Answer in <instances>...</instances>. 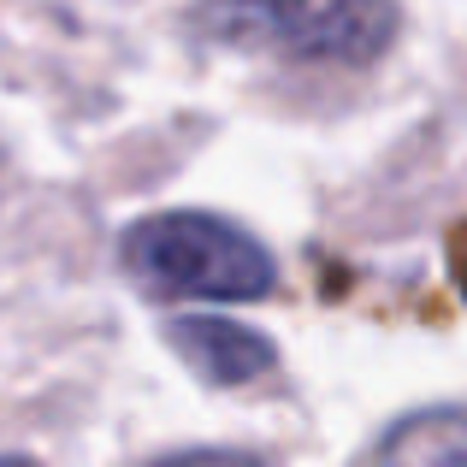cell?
I'll return each instance as SVG.
<instances>
[{
    "mask_svg": "<svg viewBox=\"0 0 467 467\" xmlns=\"http://www.w3.org/2000/svg\"><path fill=\"white\" fill-rule=\"evenodd\" d=\"M166 343L190 373H202L207 385H249L261 379L266 367L278 361L273 337L254 326H237V319H219V314H178L166 319Z\"/></svg>",
    "mask_w": 467,
    "mask_h": 467,
    "instance_id": "3",
    "label": "cell"
},
{
    "mask_svg": "<svg viewBox=\"0 0 467 467\" xmlns=\"http://www.w3.org/2000/svg\"><path fill=\"white\" fill-rule=\"evenodd\" d=\"M149 467H273V462L249 456V450H183V456H160Z\"/></svg>",
    "mask_w": 467,
    "mask_h": 467,
    "instance_id": "5",
    "label": "cell"
},
{
    "mask_svg": "<svg viewBox=\"0 0 467 467\" xmlns=\"http://www.w3.org/2000/svg\"><path fill=\"white\" fill-rule=\"evenodd\" d=\"M190 30L243 54L373 66L397 42L402 6L397 0H207L195 6Z\"/></svg>",
    "mask_w": 467,
    "mask_h": 467,
    "instance_id": "2",
    "label": "cell"
},
{
    "mask_svg": "<svg viewBox=\"0 0 467 467\" xmlns=\"http://www.w3.org/2000/svg\"><path fill=\"white\" fill-rule=\"evenodd\" d=\"M119 261L154 302H261L278 285V261L249 231L195 207L137 219L119 243Z\"/></svg>",
    "mask_w": 467,
    "mask_h": 467,
    "instance_id": "1",
    "label": "cell"
},
{
    "mask_svg": "<svg viewBox=\"0 0 467 467\" xmlns=\"http://www.w3.org/2000/svg\"><path fill=\"white\" fill-rule=\"evenodd\" d=\"M379 467H467V409H420L379 444Z\"/></svg>",
    "mask_w": 467,
    "mask_h": 467,
    "instance_id": "4",
    "label": "cell"
}]
</instances>
